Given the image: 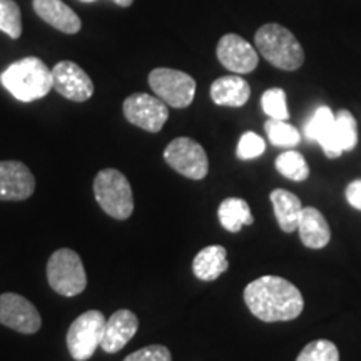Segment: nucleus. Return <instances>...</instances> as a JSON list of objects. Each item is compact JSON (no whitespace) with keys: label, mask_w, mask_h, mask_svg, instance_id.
<instances>
[{"label":"nucleus","mask_w":361,"mask_h":361,"mask_svg":"<svg viewBox=\"0 0 361 361\" xmlns=\"http://www.w3.org/2000/svg\"><path fill=\"white\" fill-rule=\"evenodd\" d=\"M245 303L256 318L266 323L291 322L305 308L301 291L279 276H261L251 281L245 290Z\"/></svg>","instance_id":"1"},{"label":"nucleus","mask_w":361,"mask_h":361,"mask_svg":"<svg viewBox=\"0 0 361 361\" xmlns=\"http://www.w3.org/2000/svg\"><path fill=\"white\" fill-rule=\"evenodd\" d=\"M0 82L20 102H34L51 92L52 71L39 57L13 62L0 75Z\"/></svg>","instance_id":"2"},{"label":"nucleus","mask_w":361,"mask_h":361,"mask_svg":"<svg viewBox=\"0 0 361 361\" xmlns=\"http://www.w3.org/2000/svg\"><path fill=\"white\" fill-rule=\"evenodd\" d=\"M258 52L271 66L281 71H298L305 62V51L291 30L281 24H264L255 35Z\"/></svg>","instance_id":"3"},{"label":"nucleus","mask_w":361,"mask_h":361,"mask_svg":"<svg viewBox=\"0 0 361 361\" xmlns=\"http://www.w3.org/2000/svg\"><path fill=\"white\" fill-rule=\"evenodd\" d=\"M97 204L111 218L126 221L134 211V194L129 179L117 169L99 171L92 184Z\"/></svg>","instance_id":"4"},{"label":"nucleus","mask_w":361,"mask_h":361,"mask_svg":"<svg viewBox=\"0 0 361 361\" xmlns=\"http://www.w3.org/2000/svg\"><path fill=\"white\" fill-rule=\"evenodd\" d=\"M47 281L57 295L78 296L87 286L82 259L69 247L57 250L47 261Z\"/></svg>","instance_id":"5"},{"label":"nucleus","mask_w":361,"mask_h":361,"mask_svg":"<svg viewBox=\"0 0 361 361\" xmlns=\"http://www.w3.org/2000/svg\"><path fill=\"white\" fill-rule=\"evenodd\" d=\"M106 316L99 310H89L74 319L67 331V350L75 361H87L92 358L101 346Z\"/></svg>","instance_id":"6"},{"label":"nucleus","mask_w":361,"mask_h":361,"mask_svg":"<svg viewBox=\"0 0 361 361\" xmlns=\"http://www.w3.org/2000/svg\"><path fill=\"white\" fill-rule=\"evenodd\" d=\"M149 85L162 102L174 109L191 106L196 96V80L183 71L157 67L149 74Z\"/></svg>","instance_id":"7"},{"label":"nucleus","mask_w":361,"mask_h":361,"mask_svg":"<svg viewBox=\"0 0 361 361\" xmlns=\"http://www.w3.org/2000/svg\"><path fill=\"white\" fill-rule=\"evenodd\" d=\"M164 161L188 179L201 180L209 173V159L204 147L191 137H176L171 141L164 149Z\"/></svg>","instance_id":"8"},{"label":"nucleus","mask_w":361,"mask_h":361,"mask_svg":"<svg viewBox=\"0 0 361 361\" xmlns=\"http://www.w3.org/2000/svg\"><path fill=\"white\" fill-rule=\"evenodd\" d=\"M124 117L135 128L147 133H159L169 117V106L159 97L151 94L135 92L126 99L123 104Z\"/></svg>","instance_id":"9"},{"label":"nucleus","mask_w":361,"mask_h":361,"mask_svg":"<svg viewBox=\"0 0 361 361\" xmlns=\"http://www.w3.org/2000/svg\"><path fill=\"white\" fill-rule=\"evenodd\" d=\"M0 324L22 335H34L42 326V318L27 298L17 293H4L0 295Z\"/></svg>","instance_id":"10"},{"label":"nucleus","mask_w":361,"mask_h":361,"mask_svg":"<svg viewBox=\"0 0 361 361\" xmlns=\"http://www.w3.org/2000/svg\"><path fill=\"white\" fill-rule=\"evenodd\" d=\"M54 89L72 102H85L92 97L94 82L82 67L72 61H61L52 69Z\"/></svg>","instance_id":"11"},{"label":"nucleus","mask_w":361,"mask_h":361,"mask_svg":"<svg viewBox=\"0 0 361 361\" xmlns=\"http://www.w3.org/2000/svg\"><path fill=\"white\" fill-rule=\"evenodd\" d=\"M218 61L234 74H250L258 67L259 54L241 35L226 34L216 47Z\"/></svg>","instance_id":"12"},{"label":"nucleus","mask_w":361,"mask_h":361,"mask_svg":"<svg viewBox=\"0 0 361 361\" xmlns=\"http://www.w3.org/2000/svg\"><path fill=\"white\" fill-rule=\"evenodd\" d=\"M35 191V178L24 162L0 161V201H25Z\"/></svg>","instance_id":"13"},{"label":"nucleus","mask_w":361,"mask_h":361,"mask_svg":"<svg viewBox=\"0 0 361 361\" xmlns=\"http://www.w3.org/2000/svg\"><path fill=\"white\" fill-rule=\"evenodd\" d=\"M139 319L130 310H119L104 324L101 348L114 355L124 348L137 333Z\"/></svg>","instance_id":"14"},{"label":"nucleus","mask_w":361,"mask_h":361,"mask_svg":"<svg viewBox=\"0 0 361 361\" xmlns=\"http://www.w3.org/2000/svg\"><path fill=\"white\" fill-rule=\"evenodd\" d=\"M34 11L44 22L64 34H78L82 20L62 0H34Z\"/></svg>","instance_id":"15"},{"label":"nucleus","mask_w":361,"mask_h":361,"mask_svg":"<svg viewBox=\"0 0 361 361\" xmlns=\"http://www.w3.org/2000/svg\"><path fill=\"white\" fill-rule=\"evenodd\" d=\"M298 233L301 243L310 250H322L331 239V229L328 221L316 207H303L300 221H298Z\"/></svg>","instance_id":"16"},{"label":"nucleus","mask_w":361,"mask_h":361,"mask_svg":"<svg viewBox=\"0 0 361 361\" xmlns=\"http://www.w3.org/2000/svg\"><path fill=\"white\" fill-rule=\"evenodd\" d=\"M333 129H335V114L328 106L318 107L305 126L306 137L310 141L318 142L329 159H336V157L341 156L336 151L335 142H333Z\"/></svg>","instance_id":"17"},{"label":"nucleus","mask_w":361,"mask_h":361,"mask_svg":"<svg viewBox=\"0 0 361 361\" xmlns=\"http://www.w3.org/2000/svg\"><path fill=\"white\" fill-rule=\"evenodd\" d=\"M209 92L216 106L243 107L250 101L251 87L241 75H224L211 84Z\"/></svg>","instance_id":"18"},{"label":"nucleus","mask_w":361,"mask_h":361,"mask_svg":"<svg viewBox=\"0 0 361 361\" xmlns=\"http://www.w3.org/2000/svg\"><path fill=\"white\" fill-rule=\"evenodd\" d=\"M229 268L228 252L219 245L206 246L196 255L192 261L194 276L201 281H214Z\"/></svg>","instance_id":"19"},{"label":"nucleus","mask_w":361,"mask_h":361,"mask_svg":"<svg viewBox=\"0 0 361 361\" xmlns=\"http://www.w3.org/2000/svg\"><path fill=\"white\" fill-rule=\"evenodd\" d=\"M271 204H273L274 216L279 228L284 233H293L298 229V221H300L301 211H303V204H301L300 197L286 189H274L269 194Z\"/></svg>","instance_id":"20"},{"label":"nucleus","mask_w":361,"mask_h":361,"mask_svg":"<svg viewBox=\"0 0 361 361\" xmlns=\"http://www.w3.org/2000/svg\"><path fill=\"white\" fill-rule=\"evenodd\" d=\"M218 218L221 226L229 233L241 231L245 226H251L255 221L250 204L241 197H228L221 202Z\"/></svg>","instance_id":"21"},{"label":"nucleus","mask_w":361,"mask_h":361,"mask_svg":"<svg viewBox=\"0 0 361 361\" xmlns=\"http://www.w3.org/2000/svg\"><path fill=\"white\" fill-rule=\"evenodd\" d=\"M333 142L336 151L343 154L346 151H353L358 144V128L356 119L350 111H338L335 114V129H333Z\"/></svg>","instance_id":"22"},{"label":"nucleus","mask_w":361,"mask_h":361,"mask_svg":"<svg viewBox=\"0 0 361 361\" xmlns=\"http://www.w3.org/2000/svg\"><path fill=\"white\" fill-rule=\"evenodd\" d=\"M264 130L266 134H268L269 142L276 147H295L301 141L300 130H298L295 126L288 124L286 121H266Z\"/></svg>","instance_id":"23"},{"label":"nucleus","mask_w":361,"mask_h":361,"mask_svg":"<svg viewBox=\"0 0 361 361\" xmlns=\"http://www.w3.org/2000/svg\"><path fill=\"white\" fill-rule=\"evenodd\" d=\"M276 169L279 174L291 180H305L310 176L308 162L298 151H286L276 157Z\"/></svg>","instance_id":"24"},{"label":"nucleus","mask_w":361,"mask_h":361,"mask_svg":"<svg viewBox=\"0 0 361 361\" xmlns=\"http://www.w3.org/2000/svg\"><path fill=\"white\" fill-rule=\"evenodd\" d=\"M0 30L12 39L22 35L20 7L13 0H0Z\"/></svg>","instance_id":"25"},{"label":"nucleus","mask_w":361,"mask_h":361,"mask_svg":"<svg viewBox=\"0 0 361 361\" xmlns=\"http://www.w3.org/2000/svg\"><path fill=\"white\" fill-rule=\"evenodd\" d=\"M296 361H340V351L333 341L316 340L301 350Z\"/></svg>","instance_id":"26"},{"label":"nucleus","mask_w":361,"mask_h":361,"mask_svg":"<svg viewBox=\"0 0 361 361\" xmlns=\"http://www.w3.org/2000/svg\"><path fill=\"white\" fill-rule=\"evenodd\" d=\"M261 106H263V111L269 119L286 121L290 117V111H288L286 104V92L279 87L266 90L263 97H261Z\"/></svg>","instance_id":"27"},{"label":"nucleus","mask_w":361,"mask_h":361,"mask_svg":"<svg viewBox=\"0 0 361 361\" xmlns=\"http://www.w3.org/2000/svg\"><path fill=\"white\" fill-rule=\"evenodd\" d=\"M264 149H266V142L261 135H258L256 133H245L241 135V139H239L236 154L239 159L250 161V159H256V157L263 154Z\"/></svg>","instance_id":"28"},{"label":"nucleus","mask_w":361,"mask_h":361,"mask_svg":"<svg viewBox=\"0 0 361 361\" xmlns=\"http://www.w3.org/2000/svg\"><path fill=\"white\" fill-rule=\"evenodd\" d=\"M124 361H173V356L166 346L151 345L128 355Z\"/></svg>","instance_id":"29"},{"label":"nucleus","mask_w":361,"mask_h":361,"mask_svg":"<svg viewBox=\"0 0 361 361\" xmlns=\"http://www.w3.org/2000/svg\"><path fill=\"white\" fill-rule=\"evenodd\" d=\"M346 201L350 202L355 209L361 211V179L351 180L346 188Z\"/></svg>","instance_id":"30"},{"label":"nucleus","mask_w":361,"mask_h":361,"mask_svg":"<svg viewBox=\"0 0 361 361\" xmlns=\"http://www.w3.org/2000/svg\"><path fill=\"white\" fill-rule=\"evenodd\" d=\"M112 2L117 4L119 7H130V6H133L134 0H112Z\"/></svg>","instance_id":"31"},{"label":"nucleus","mask_w":361,"mask_h":361,"mask_svg":"<svg viewBox=\"0 0 361 361\" xmlns=\"http://www.w3.org/2000/svg\"><path fill=\"white\" fill-rule=\"evenodd\" d=\"M82 2H94V0H82Z\"/></svg>","instance_id":"32"}]
</instances>
